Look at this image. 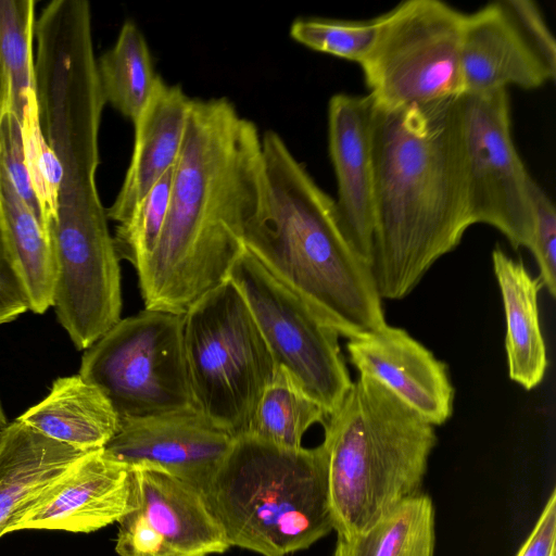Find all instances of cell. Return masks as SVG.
<instances>
[{
  "instance_id": "cb8c5ba5",
  "label": "cell",
  "mask_w": 556,
  "mask_h": 556,
  "mask_svg": "<svg viewBox=\"0 0 556 556\" xmlns=\"http://www.w3.org/2000/svg\"><path fill=\"white\" fill-rule=\"evenodd\" d=\"M327 417L326 410L305 393L295 378L278 365L245 435L277 446L298 448L302 446L305 432L315 424L324 425Z\"/></svg>"
},
{
  "instance_id": "7a4b0ae2",
  "label": "cell",
  "mask_w": 556,
  "mask_h": 556,
  "mask_svg": "<svg viewBox=\"0 0 556 556\" xmlns=\"http://www.w3.org/2000/svg\"><path fill=\"white\" fill-rule=\"evenodd\" d=\"M459 97L389 109L375 102V226L369 269L400 300L472 226Z\"/></svg>"
},
{
  "instance_id": "83f0119b",
  "label": "cell",
  "mask_w": 556,
  "mask_h": 556,
  "mask_svg": "<svg viewBox=\"0 0 556 556\" xmlns=\"http://www.w3.org/2000/svg\"><path fill=\"white\" fill-rule=\"evenodd\" d=\"M0 175L8 180L23 202L46 223L45 211L27 166L23 127L10 111L0 124Z\"/></svg>"
},
{
  "instance_id": "5b68a950",
  "label": "cell",
  "mask_w": 556,
  "mask_h": 556,
  "mask_svg": "<svg viewBox=\"0 0 556 556\" xmlns=\"http://www.w3.org/2000/svg\"><path fill=\"white\" fill-rule=\"evenodd\" d=\"M203 496L230 547L262 556L306 549L333 531L321 444L287 448L235 438Z\"/></svg>"
},
{
  "instance_id": "5bb4252c",
  "label": "cell",
  "mask_w": 556,
  "mask_h": 556,
  "mask_svg": "<svg viewBox=\"0 0 556 556\" xmlns=\"http://www.w3.org/2000/svg\"><path fill=\"white\" fill-rule=\"evenodd\" d=\"M131 509L123 521L170 556L223 554L230 545L203 494L166 472L130 468Z\"/></svg>"
},
{
  "instance_id": "d4e9b609",
  "label": "cell",
  "mask_w": 556,
  "mask_h": 556,
  "mask_svg": "<svg viewBox=\"0 0 556 556\" xmlns=\"http://www.w3.org/2000/svg\"><path fill=\"white\" fill-rule=\"evenodd\" d=\"M35 1L0 0V54L10 83V108L21 125L34 101Z\"/></svg>"
},
{
  "instance_id": "603a6c76",
  "label": "cell",
  "mask_w": 556,
  "mask_h": 556,
  "mask_svg": "<svg viewBox=\"0 0 556 556\" xmlns=\"http://www.w3.org/2000/svg\"><path fill=\"white\" fill-rule=\"evenodd\" d=\"M97 71L105 104L134 123L160 78L146 37L134 21L123 24L114 46L97 60Z\"/></svg>"
},
{
  "instance_id": "ac0fdd59",
  "label": "cell",
  "mask_w": 556,
  "mask_h": 556,
  "mask_svg": "<svg viewBox=\"0 0 556 556\" xmlns=\"http://www.w3.org/2000/svg\"><path fill=\"white\" fill-rule=\"evenodd\" d=\"M85 454L18 418L10 422L0 439V538Z\"/></svg>"
},
{
  "instance_id": "ffe728a7",
  "label": "cell",
  "mask_w": 556,
  "mask_h": 556,
  "mask_svg": "<svg viewBox=\"0 0 556 556\" xmlns=\"http://www.w3.org/2000/svg\"><path fill=\"white\" fill-rule=\"evenodd\" d=\"M492 262L506 317L508 374L513 381L532 390L542 382L548 364L538 308L543 282L500 247L493 250Z\"/></svg>"
},
{
  "instance_id": "6da1fadb",
  "label": "cell",
  "mask_w": 556,
  "mask_h": 556,
  "mask_svg": "<svg viewBox=\"0 0 556 556\" xmlns=\"http://www.w3.org/2000/svg\"><path fill=\"white\" fill-rule=\"evenodd\" d=\"M264 197L257 126L227 98L192 99L166 219L137 271L144 307L184 315L227 280Z\"/></svg>"
},
{
  "instance_id": "4dcf8cb0",
  "label": "cell",
  "mask_w": 556,
  "mask_h": 556,
  "mask_svg": "<svg viewBox=\"0 0 556 556\" xmlns=\"http://www.w3.org/2000/svg\"><path fill=\"white\" fill-rule=\"evenodd\" d=\"M516 556H556V490L553 489L534 527Z\"/></svg>"
},
{
  "instance_id": "d6986e66",
  "label": "cell",
  "mask_w": 556,
  "mask_h": 556,
  "mask_svg": "<svg viewBox=\"0 0 556 556\" xmlns=\"http://www.w3.org/2000/svg\"><path fill=\"white\" fill-rule=\"evenodd\" d=\"M18 419L86 453L104 448L121 426L105 395L79 375L54 380L49 394Z\"/></svg>"
},
{
  "instance_id": "3957f363",
  "label": "cell",
  "mask_w": 556,
  "mask_h": 556,
  "mask_svg": "<svg viewBox=\"0 0 556 556\" xmlns=\"http://www.w3.org/2000/svg\"><path fill=\"white\" fill-rule=\"evenodd\" d=\"M262 154L265 197L244 248L340 336L358 338L387 324L369 266L348 243L334 199L278 132L265 131Z\"/></svg>"
},
{
  "instance_id": "8992f818",
  "label": "cell",
  "mask_w": 556,
  "mask_h": 556,
  "mask_svg": "<svg viewBox=\"0 0 556 556\" xmlns=\"http://www.w3.org/2000/svg\"><path fill=\"white\" fill-rule=\"evenodd\" d=\"M182 342L197 409L233 438L245 435L278 365L229 279L182 315Z\"/></svg>"
},
{
  "instance_id": "1f68e13d",
  "label": "cell",
  "mask_w": 556,
  "mask_h": 556,
  "mask_svg": "<svg viewBox=\"0 0 556 556\" xmlns=\"http://www.w3.org/2000/svg\"><path fill=\"white\" fill-rule=\"evenodd\" d=\"M10 108V83L0 54V124Z\"/></svg>"
},
{
  "instance_id": "ba28073f",
  "label": "cell",
  "mask_w": 556,
  "mask_h": 556,
  "mask_svg": "<svg viewBox=\"0 0 556 556\" xmlns=\"http://www.w3.org/2000/svg\"><path fill=\"white\" fill-rule=\"evenodd\" d=\"M377 40L359 64L378 105H426L464 93L465 13L439 0H406L381 14Z\"/></svg>"
},
{
  "instance_id": "4fadbf2b",
  "label": "cell",
  "mask_w": 556,
  "mask_h": 556,
  "mask_svg": "<svg viewBox=\"0 0 556 556\" xmlns=\"http://www.w3.org/2000/svg\"><path fill=\"white\" fill-rule=\"evenodd\" d=\"M375 105L370 93L339 92L330 98L327 114L339 223L352 250L368 266L375 226Z\"/></svg>"
},
{
  "instance_id": "484cf974",
  "label": "cell",
  "mask_w": 556,
  "mask_h": 556,
  "mask_svg": "<svg viewBox=\"0 0 556 556\" xmlns=\"http://www.w3.org/2000/svg\"><path fill=\"white\" fill-rule=\"evenodd\" d=\"M382 16L350 21L327 17H299L290 26V37L318 52L361 64L374 47Z\"/></svg>"
},
{
  "instance_id": "9c48e42d",
  "label": "cell",
  "mask_w": 556,
  "mask_h": 556,
  "mask_svg": "<svg viewBox=\"0 0 556 556\" xmlns=\"http://www.w3.org/2000/svg\"><path fill=\"white\" fill-rule=\"evenodd\" d=\"M228 279L242 294L277 365L330 415L353 382L338 331L245 248Z\"/></svg>"
},
{
  "instance_id": "30bf717a",
  "label": "cell",
  "mask_w": 556,
  "mask_h": 556,
  "mask_svg": "<svg viewBox=\"0 0 556 556\" xmlns=\"http://www.w3.org/2000/svg\"><path fill=\"white\" fill-rule=\"evenodd\" d=\"M459 108L471 223L490 225L515 249L530 250L532 177L513 139L508 91L463 93Z\"/></svg>"
},
{
  "instance_id": "d6a6232c",
  "label": "cell",
  "mask_w": 556,
  "mask_h": 556,
  "mask_svg": "<svg viewBox=\"0 0 556 556\" xmlns=\"http://www.w3.org/2000/svg\"><path fill=\"white\" fill-rule=\"evenodd\" d=\"M8 425H9V422L7 420V417H5L3 407H2V403L0 400V439H1L3 431L5 430Z\"/></svg>"
},
{
  "instance_id": "e0dca14e",
  "label": "cell",
  "mask_w": 556,
  "mask_h": 556,
  "mask_svg": "<svg viewBox=\"0 0 556 556\" xmlns=\"http://www.w3.org/2000/svg\"><path fill=\"white\" fill-rule=\"evenodd\" d=\"M190 98L179 85L161 77L138 118L131 159L122 187L106 208L116 224L125 220L156 182L176 164L191 109Z\"/></svg>"
},
{
  "instance_id": "8fae6325",
  "label": "cell",
  "mask_w": 556,
  "mask_h": 556,
  "mask_svg": "<svg viewBox=\"0 0 556 556\" xmlns=\"http://www.w3.org/2000/svg\"><path fill=\"white\" fill-rule=\"evenodd\" d=\"M460 64L464 93L553 81L556 42L538 3L494 0L465 13Z\"/></svg>"
},
{
  "instance_id": "2e32d148",
  "label": "cell",
  "mask_w": 556,
  "mask_h": 556,
  "mask_svg": "<svg viewBox=\"0 0 556 556\" xmlns=\"http://www.w3.org/2000/svg\"><path fill=\"white\" fill-rule=\"evenodd\" d=\"M350 362L383 383L432 426L453 413L447 366L405 330L387 324L346 343Z\"/></svg>"
},
{
  "instance_id": "7c38bea8",
  "label": "cell",
  "mask_w": 556,
  "mask_h": 556,
  "mask_svg": "<svg viewBox=\"0 0 556 556\" xmlns=\"http://www.w3.org/2000/svg\"><path fill=\"white\" fill-rule=\"evenodd\" d=\"M235 438L197 408L121 422L104 451L129 468L166 472L202 494Z\"/></svg>"
},
{
  "instance_id": "4316f807",
  "label": "cell",
  "mask_w": 556,
  "mask_h": 556,
  "mask_svg": "<svg viewBox=\"0 0 556 556\" xmlns=\"http://www.w3.org/2000/svg\"><path fill=\"white\" fill-rule=\"evenodd\" d=\"M175 167V166H174ZM174 167L149 191L112 236L116 254L138 271L153 252L163 229Z\"/></svg>"
},
{
  "instance_id": "52a82bcc",
  "label": "cell",
  "mask_w": 556,
  "mask_h": 556,
  "mask_svg": "<svg viewBox=\"0 0 556 556\" xmlns=\"http://www.w3.org/2000/svg\"><path fill=\"white\" fill-rule=\"evenodd\" d=\"M110 401L119 421L197 408L182 342V315L140 311L85 350L78 374Z\"/></svg>"
},
{
  "instance_id": "277c9868",
  "label": "cell",
  "mask_w": 556,
  "mask_h": 556,
  "mask_svg": "<svg viewBox=\"0 0 556 556\" xmlns=\"http://www.w3.org/2000/svg\"><path fill=\"white\" fill-rule=\"evenodd\" d=\"M323 427L338 538L366 530L421 493L434 426L376 378L359 374Z\"/></svg>"
},
{
  "instance_id": "f546056e",
  "label": "cell",
  "mask_w": 556,
  "mask_h": 556,
  "mask_svg": "<svg viewBox=\"0 0 556 556\" xmlns=\"http://www.w3.org/2000/svg\"><path fill=\"white\" fill-rule=\"evenodd\" d=\"M30 311L28 293L7 240L0 211V325Z\"/></svg>"
},
{
  "instance_id": "f1b7e54d",
  "label": "cell",
  "mask_w": 556,
  "mask_h": 556,
  "mask_svg": "<svg viewBox=\"0 0 556 556\" xmlns=\"http://www.w3.org/2000/svg\"><path fill=\"white\" fill-rule=\"evenodd\" d=\"M533 214V237L530 248L543 286L556 295V208L545 191L532 178L529 185Z\"/></svg>"
},
{
  "instance_id": "9a60e30c",
  "label": "cell",
  "mask_w": 556,
  "mask_h": 556,
  "mask_svg": "<svg viewBox=\"0 0 556 556\" xmlns=\"http://www.w3.org/2000/svg\"><path fill=\"white\" fill-rule=\"evenodd\" d=\"M130 468L104 448L83 455L13 526L20 530L89 533L118 522L131 509Z\"/></svg>"
},
{
  "instance_id": "7402d4cb",
  "label": "cell",
  "mask_w": 556,
  "mask_h": 556,
  "mask_svg": "<svg viewBox=\"0 0 556 556\" xmlns=\"http://www.w3.org/2000/svg\"><path fill=\"white\" fill-rule=\"evenodd\" d=\"M434 506L419 493L366 530L338 538L333 556H434Z\"/></svg>"
},
{
  "instance_id": "44dd1931",
  "label": "cell",
  "mask_w": 556,
  "mask_h": 556,
  "mask_svg": "<svg viewBox=\"0 0 556 556\" xmlns=\"http://www.w3.org/2000/svg\"><path fill=\"white\" fill-rule=\"evenodd\" d=\"M0 211L12 254L24 280L30 311L52 306L54 268L47 225L0 175Z\"/></svg>"
}]
</instances>
